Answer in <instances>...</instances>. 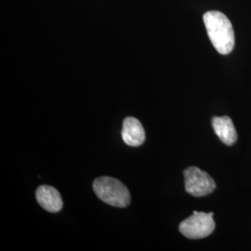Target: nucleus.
<instances>
[{
  "label": "nucleus",
  "instance_id": "1",
  "mask_svg": "<svg viewBox=\"0 0 251 251\" xmlns=\"http://www.w3.org/2000/svg\"><path fill=\"white\" fill-rule=\"evenodd\" d=\"M204 24L208 37L220 54L231 53L234 47V32L230 20L223 12L211 10L204 16Z\"/></svg>",
  "mask_w": 251,
  "mask_h": 251
},
{
  "label": "nucleus",
  "instance_id": "2",
  "mask_svg": "<svg viewBox=\"0 0 251 251\" xmlns=\"http://www.w3.org/2000/svg\"><path fill=\"white\" fill-rule=\"evenodd\" d=\"M96 196L104 203L116 207H126L130 203V193L120 180L112 177H100L93 182Z\"/></svg>",
  "mask_w": 251,
  "mask_h": 251
},
{
  "label": "nucleus",
  "instance_id": "3",
  "mask_svg": "<svg viewBox=\"0 0 251 251\" xmlns=\"http://www.w3.org/2000/svg\"><path fill=\"white\" fill-rule=\"evenodd\" d=\"M213 215V212L194 211L193 215L180 223L179 232L191 239L205 238L213 233L215 229Z\"/></svg>",
  "mask_w": 251,
  "mask_h": 251
},
{
  "label": "nucleus",
  "instance_id": "4",
  "mask_svg": "<svg viewBox=\"0 0 251 251\" xmlns=\"http://www.w3.org/2000/svg\"><path fill=\"white\" fill-rule=\"evenodd\" d=\"M185 190L189 195L202 198L210 195L216 188V183L206 171L197 167H189L184 172Z\"/></svg>",
  "mask_w": 251,
  "mask_h": 251
},
{
  "label": "nucleus",
  "instance_id": "5",
  "mask_svg": "<svg viewBox=\"0 0 251 251\" xmlns=\"http://www.w3.org/2000/svg\"><path fill=\"white\" fill-rule=\"evenodd\" d=\"M122 139L126 145L138 147L145 141V131L142 123L135 117H126L123 121Z\"/></svg>",
  "mask_w": 251,
  "mask_h": 251
},
{
  "label": "nucleus",
  "instance_id": "6",
  "mask_svg": "<svg viewBox=\"0 0 251 251\" xmlns=\"http://www.w3.org/2000/svg\"><path fill=\"white\" fill-rule=\"evenodd\" d=\"M38 204L49 212H59L63 207V199L57 189L49 185L39 186L36 192Z\"/></svg>",
  "mask_w": 251,
  "mask_h": 251
},
{
  "label": "nucleus",
  "instance_id": "7",
  "mask_svg": "<svg viewBox=\"0 0 251 251\" xmlns=\"http://www.w3.org/2000/svg\"><path fill=\"white\" fill-rule=\"evenodd\" d=\"M212 126L218 138L226 145H233L237 141V133L230 117H213Z\"/></svg>",
  "mask_w": 251,
  "mask_h": 251
}]
</instances>
